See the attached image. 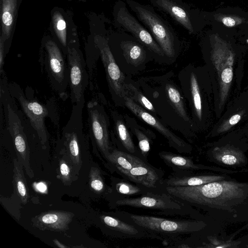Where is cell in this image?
Segmentation results:
<instances>
[{"instance_id": "obj_25", "label": "cell", "mask_w": 248, "mask_h": 248, "mask_svg": "<svg viewBox=\"0 0 248 248\" xmlns=\"http://www.w3.org/2000/svg\"><path fill=\"white\" fill-rule=\"evenodd\" d=\"M115 189L119 194L125 196H133L141 193L143 194L148 192L141 188V186H138L123 181L116 184Z\"/></svg>"}, {"instance_id": "obj_23", "label": "cell", "mask_w": 248, "mask_h": 248, "mask_svg": "<svg viewBox=\"0 0 248 248\" xmlns=\"http://www.w3.org/2000/svg\"><path fill=\"white\" fill-rule=\"evenodd\" d=\"M160 157L169 166L181 170L196 168L190 159L170 152L162 151L159 153Z\"/></svg>"}, {"instance_id": "obj_20", "label": "cell", "mask_w": 248, "mask_h": 248, "mask_svg": "<svg viewBox=\"0 0 248 248\" xmlns=\"http://www.w3.org/2000/svg\"><path fill=\"white\" fill-rule=\"evenodd\" d=\"M106 158L116 167L119 171H128L142 160L130 153L116 149H113Z\"/></svg>"}, {"instance_id": "obj_15", "label": "cell", "mask_w": 248, "mask_h": 248, "mask_svg": "<svg viewBox=\"0 0 248 248\" xmlns=\"http://www.w3.org/2000/svg\"><path fill=\"white\" fill-rule=\"evenodd\" d=\"M119 172L130 181L148 188H156L160 182L158 171L142 160L130 170Z\"/></svg>"}, {"instance_id": "obj_17", "label": "cell", "mask_w": 248, "mask_h": 248, "mask_svg": "<svg viewBox=\"0 0 248 248\" xmlns=\"http://www.w3.org/2000/svg\"><path fill=\"white\" fill-rule=\"evenodd\" d=\"M113 122V135L116 136L123 147L129 153L134 154L136 147L132 139L129 128L126 124L124 116L115 110H110Z\"/></svg>"}, {"instance_id": "obj_2", "label": "cell", "mask_w": 248, "mask_h": 248, "mask_svg": "<svg viewBox=\"0 0 248 248\" xmlns=\"http://www.w3.org/2000/svg\"><path fill=\"white\" fill-rule=\"evenodd\" d=\"M125 2L149 31L170 61H175L180 52L181 43L170 24L155 12L152 5L134 0H125Z\"/></svg>"}, {"instance_id": "obj_24", "label": "cell", "mask_w": 248, "mask_h": 248, "mask_svg": "<svg viewBox=\"0 0 248 248\" xmlns=\"http://www.w3.org/2000/svg\"><path fill=\"white\" fill-rule=\"evenodd\" d=\"M52 22L57 38L62 46V51L66 55L68 43L66 37V22L59 12L54 13Z\"/></svg>"}, {"instance_id": "obj_7", "label": "cell", "mask_w": 248, "mask_h": 248, "mask_svg": "<svg viewBox=\"0 0 248 248\" xmlns=\"http://www.w3.org/2000/svg\"><path fill=\"white\" fill-rule=\"evenodd\" d=\"M95 44L105 69L111 98L115 105L124 107V98L126 96L124 83L126 76L116 63L108 41L104 37L97 36L95 38Z\"/></svg>"}, {"instance_id": "obj_28", "label": "cell", "mask_w": 248, "mask_h": 248, "mask_svg": "<svg viewBox=\"0 0 248 248\" xmlns=\"http://www.w3.org/2000/svg\"><path fill=\"white\" fill-rule=\"evenodd\" d=\"M222 162L227 165H232L236 163V157L231 155H226L223 156L221 158Z\"/></svg>"}, {"instance_id": "obj_13", "label": "cell", "mask_w": 248, "mask_h": 248, "mask_svg": "<svg viewBox=\"0 0 248 248\" xmlns=\"http://www.w3.org/2000/svg\"><path fill=\"white\" fill-rule=\"evenodd\" d=\"M151 5L166 13L192 34L196 32L193 12L182 0H148Z\"/></svg>"}, {"instance_id": "obj_4", "label": "cell", "mask_w": 248, "mask_h": 248, "mask_svg": "<svg viewBox=\"0 0 248 248\" xmlns=\"http://www.w3.org/2000/svg\"><path fill=\"white\" fill-rule=\"evenodd\" d=\"M43 47L39 59L42 71L45 73L52 89L65 101L69 96L67 93L69 70L66 57L52 40H46Z\"/></svg>"}, {"instance_id": "obj_1", "label": "cell", "mask_w": 248, "mask_h": 248, "mask_svg": "<svg viewBox=\"0 0 248 248\" xmlns=\"http://www.w3.org/2000/svg\"><path fill=\"white\" fill-rule=\"evenodd\" d=\"M153 79L154 86L147 79H140L138 84L153 105L157 118L186 136L187 128L192 124L182 92L169 75Z\"/></svg>"}, {"instance_id": "obj_14", "label": "cell", "mask_w": 248, "mask_h": 248, "mask_svg": "<svg viewBox=\"0 0 248 248\" xmlns=\"http://www.w3.org/2000/svg\"><path fill=\"white\" fill-rule=\"evenodd\" d=\"M74 214L60 210H52L42 213L32 219V224L41 230L63 232L68 229Z\"/></svg>"}, {"instance_id": "obj_16", "label": "cell", "mask_w": 248, "mask_h": 248, "mask_svg": "<svg viewBox=\"0 0 248 248\" xmlns=\"http://www.w3.org/2000/svg\"><path fill=\"white\" fill-rule=\"evenodd\" d=\"M124 118L129 130L135 136L141 154L146 156L150 150V144L155 139L156 135L152 131L140 124L133 118L128 114L124 115Z\"/></svg>"}, {"instance_id": "obj_6", "label": "cell", "mask_w": 248, "mask_h": 248, "mask_svg": "<svg viewBox=\"0 0 248 248\" xmlns=\"http://www.w3.org/2000/svg\"><path fill=\"white\" fill-rule=\"evenodd\" d=\"M122 31L118 49L111 51L121 70L129 77L143 70L146 64L154 59L151 52L133 36Z\"/></svg>"}, {"instance_id": "obj_10", "label": "cell", "mask_w": 248, "mask_h": 248, "mask_svg": "<svg viewBox=\"0 0 248 248\" xmlns=\"http://www.w3.org/2000/svg\"><path fill=\"white\" fill-rule=\"evenodd\" d=\"M131 222L140 229L155 235L175 236L192 232L195 222L186 220H171L151 216L128 214Z\"/></svg>"}, {"instance_id": "obj_19", "label": "cell", "mask_w": 248, "mask_h": 248, "mask_svg": "<svg viewBox=\"0 0 248 248\" xmlns=\"http://www.w3.org/2000/svg\"><path fill=\"white\" fill-rule=\"evenodd\" d=\"M124 89L126 96L157 117L156 110L152 103L142 93L137 83L132 81L129 76L126 77Z\"/></svg>"}, {"instance_id": "obj_9", "label": "cell", "mask_w": 248, "mask_h": 248, "mask_svg": "<svg viewBox=\"0 0 248 248\" xmlns=\"http://www.w3.org/2000/svg\"><path fill=\"white\" fill-rule=\"evenodd\" d=\"M66 56L69 70V97L72 104H75L85 98L84 93L90 83V76L82 53L73 41L68 43Z\"/></svg>"}, {"instance_id": "obj_26", "label": "cell", "mask_w": 248, "mask_h": 248, "mask_svg": "<svg viewBox=\"0 0 248 248\" xmlns=\"http://www.w3.org/2000/svg\"><path fill=\"white\" fill-rule=\"evenodd\" d=\"M90 185L91 188L95 192L102 193L105 189V184L99 169L93 167L89 173Z\"/></svg>"}, {"instance_id": "obj_31", "label": "cell", "mask_w": 248, "mask_h": 248, "mask_svg": "<svg viewBox=\"0 0 248 248\" xmlns=\"http://www.w3.org/2000/svg\"><path fill=\"white\" fill-rule=\"evenodd\" d=\"M53 242L58 247L61 248H69V247H67L63 244L61 243L60 242H59L57 239H54L53 240Z\"/></svg>"}, {"instance_id": "obj_29", "label": "cell", "mask_w": 248, "mask_h": 248, "mask_svg": "<svg viewBox=\"0 0 248 248\" xmlns=\"http://www.w3.org/2000/svg\"><path fill=\"white\" fill-rule=\"evenodd\" d=\"M221 21L224 25L229 27H232L236 25V22L232 17L225 16L221 19Z\"/></svg>"}, {"instance_id": "obj_22", "label": "cell", "mask_w": 248, "mask_h": 248, "mask_svg": "<svg viewBox=\"0 0 248 248\" xmlns=\"http://www.w3.org/2000/svg\"><path fill=\"white\" fill-rule=\"evenodd\" d=\"M100 218L104 224L122 233L123 236L136 238L140 236V231L134 225L111 216L103 215Z\"/></svg>"}, {"instance_id": "obj_18", "label": "cell", "mask_w": 248, "mask_h": 248, "mask_svg": "<svg viewBox=\"0 0 248 248\" xmlns=\"http://www.w3.org/2000/svg\"><path fill=\"white\" fill-rule=\"evenodd\" d=\"M2 33L0 37L5 42L11 35L16 15L17 0H1Z\"/></svg>"}, {"instance_id": "obj_12", "label": "cell", "mask_w": 248, "mask_h": 248, "mask_svg": "<svg viewBox=\"0 0 248 248\" xmlns=\"http://www.w3.org/2000/svg\"><path fill=\"white\" fill-rule=\"evenodd\" d=\"M116 204L118 206L163 211H179L186 204L167 193L161 194L149 191L137 198L120 199Z\"/></svg>"}, {"instance_id": "obj_3", "label": "cell", "mask_w": 248, "mask_h": 248, "mask_svg": "<svg viewBox=\"0 0 248 248\" xmlns=\"http://www.w3.org/2000/svg\"><path fill=\"white\" fill-rule=\"evenodd\" d=\"M8 88L12 96L20 105V108L37 131L44 149L46 148L49 133L45 124L46 117L56 121L57 115L52 107H47L41 103L34 95V90L27 86L24 91L17 83H8Z\"/></svg>"}, {"instance_id": "obj_27", "label": "cell", "mask_w": 248, "mask_h": 248, "mask_svg": "<svg viewBox=\"0 0 248 248\" xmlns=\"http://www.w3.org/2000/svg\"><path fill=\"white\" fill-rule=\"evenodd\" d=\"M71 169L68 163L63 159L60 161L59 179L64 185H68L71 182Z\"/></svg>"}, {"instance_id": "obj_5", "label": "cell", "mask_w": 248, "mask_h": 248, "mask_svg": "<svg viewBox=\"0 0 248 248\" xmlns=\"http://www.w3.org/2000/svg\"><path fill=\"white\" fill-rule=\"evenodd\" d=\"M114 16L117 28L129 32L151 52L154 60L160 63H171L149 31L129 11L125 2L119 0L116 3Z\"/></svg>"}, {"instance_id": "obj_30", "label": "cell", "mask_w": 248, "mask_h": 248, "mask_svg": "<svg viewBox=\"0 0 248 248\" xmlns=\"http://www.w3.org/2000/svg\"><path fill=\"white\" fill-rule=\"evenodd\" d=\"M241 120V116L239 114H235L232 116L229 120V124L233 125L237 124Z\"/></svg>"}, {"instance_id": "obj_21", "label": "cell", "mask_w": 248, "mask_h": 248, "mask_svg": "<svg viewBox=\"0 0 248 248\" xmlns=\"http://www.w3.org/2000/svg\"><path fill=\"white\" fill-rule=\"evenodd\" d=\"M14 184L16 191L23 204L29 198V188L24 174L23 167L17 158L14 159Z\"/></svg>"}, {"instance_id": "obj_8", "label": "cell", "mask_w": 248, "mask_h": 248, "mask_svg": "<svg viewBox=\"0 0 248 248\" xmlns=\"http://www.w3.org/2000/svg\"><path fill=\"white\" fill-rule=\"evenodd\" d=\"M87 128L92 140L106 158L113 151L109 117L103 105L93 99L87 103Z\"/></svg>"}, {"instance_id": "obj_11", "label": "cell", "mask_w": 248, "mask_h": 248, "mask_svg": "<svg viewBox=\"0 0 248 248\" xmlns=\"http://www.w3.org/2000/svg\"><path fill=\"white\" fill-rule=\"evenodd\" d=\"M124 107L127 108L139 119L154 128L168 140L170 146L181 153H187L189 145L181 138L172 132L158 118L125 96Z\"/></svg>"}]
</instances>
